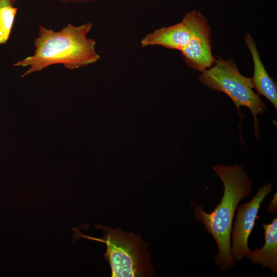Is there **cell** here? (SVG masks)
Masks as SVG:
<instances>
[{
    "label": "cell",
    "instance_id": "1",
    "mask_svg": "<svg viewBox=\"0 0 277 277\" xmlns=\"http://www.w3.org/2000/svg\"><path fill=\"white\" fill-rule=\"evenodd\" d=\"M92 27L90 23L79 26L68 24L61 31H54L40 26L39 36L34 40V54L14 66H29L25 76L54 64L73 69L95 63L100 58L95 42L87 37Z\"/></svg>",
    "mask_w": 277,
    "mask_h": 277
},
{
    "label": "cell",
    "instance_id": "2",
    "mask_svg": "<svg viewBox=\"0 0 277 277\" xmlns=\"http://www.w3.org/2000/svg\"><path fill=\"white\" fill-rule=\"evenodd\" d=\"M213 169L224 184L221 201L210 213L205 212L200 205L196 206L194 211L196 219L215 240L219 252L214 260L224 271L234 265L230 246L233 218L239 203L251 192L252 182L238 165H217Z\"/></svg>",
    "mask_w": 277,
    "mask_h": 277
},
{
    "label": "cell",
    "instance_id": "3",
    "mask_svg": "<svg viewBox=\"0 0 277 277\" xmlns=\"http://www.w3.org/2000/svg\"><path fill=\"white\" fill-rule=\"evenodd\" d=\"M104 231L102 238L85 235L77 229V238H82L103 243L107 247L104 255L111 270V276H153L148 244L140 235L112 229L101 225H95Z\"/></svg>",
    "mask_w": 277,
    "mask_h": 277
},
{
    "label": "cell",
    "instance_id": "4",
    "mask_svg": "<svg viewBox=\"0 0 277 277\" xmlns=\"http://www.w3.org/2000/svg\"><path fill=\"white\" fill-rule=\"evenodd\" d=\"M215 65L202 72L199 82L213 91H220L227 94L240 111L241 106L247 107L254 119L255 135L258 138L259 123L258 115H263L267 110L259 95L253 91L251 78L241 74L232 60H223L220 57Z\"/></svg>",
    "mask_w": 277,
    "mask_h": 277
},
{
    "label": "cell",
    "instance_id": "5",
    "mask_svg": "<svg viewBox=\"0 0 277 277\" xmlns=\"http://www.w3.org/2000/svg\"><path fill=\"white\" fill-rule=\"evenodd\" d=\"M182 22L189 32L186 46L181 51L188 66L201 72L216 62L211 53L210 28L207 20L198 10L187 13Z\"/></svg>",
    "mask_w": 277,
    "mask_h": 277
},
{
    "label": "cell",
    "instance_id": "6",
    "mask_svg": "<svg viewBox=\"0 0 277 277\" xmlns=\"http://www.w3.org/2000/svg\"><path fill=\"white\" fill-rule=\"evenodd\" d=\"M272 191L270 183L260 188L255 195L248 203L237 208V214L232 231V244L231 253L233 259L240 261L247 256L249 249L248 239L258 218L260 205L265 197Z\"/></svg>",
    "mask_w": 277,
    "mask_h": 277
},
{
    "label": "cell",
    "instance_id": "7",
    "mask_svg": "<svg viewBox=\"0 0 277 277\" xmlns=\"http://www.w3.org/2000/svg\"><path fill=\"white\" fill-rule=\"evenodd\" d=\"M246 44L251 52L254 65V74L251 79L253 88L259 94L267 98L277 109V85L268 74L262 63L256 45L249 33L245 35Z\"/></svg>",
    "mask_w": 277,
    "mask_h": 277
},
{
    "label": "cell",
    "instance_id": "8",
    "mask_svg": "<svg viewBox=\"0 0 277 277\" xmlns=\"http://www.w3.org/2000/svg\"><path fill=\"white\" fill-rule=\"evenodd\" d=\"M189 32L183 22L173 26L163 27L146 35L141 41L142 46L160 45L171 49L182 51L187 45Z\"/></svg>",
    "mask_w": 277,
    "mask_h": 277
},
{
    "label": "cell",
    "instance_id": "9",
    "mask_svg": "<svg viewBox=\"0 0 277 277\" xmlns=\"http://www.w3.org/2000/svg\"><path fill=\"white\" fill-rule=\"evenodd\" d=\"M265 244L260 249L250 250L247 257L252 263L268 267L274 273L277 271V219L270 224H263Z\"/></svg>",
    "mask_w": 277,
    "mask_h": 277
},
{
    "label": "cell",
    "instance_id": "10",
    "mask_svg": "<svg viewBox=\"0 0 277 277\" xmlns=\"http://www.w3.org/2000/svg\"><path fill=\"white\" fill-rule=\"evenodd\" d=\"M16 12L17 8L12 6L0 8V45L9 39Z\"/></svg>",
    "mask_w": 277,
    "mask_h": 277
},
{
    "label": "cell",
    "instance_id": "11",
    "mask_svg": "<svg viewBox=\"0 0 277 277\" xmlns=\"http://www.w3.org/2000/svg\"><path fill=\"white\" fill-rule=\"evenodd\" d=\"M16 2V0H0V8L7 6H13Z\"/></svg>",
    "mask_w": 277,
    "mask_h": 277
},
{
    "label": "cell",
    "instance_id": "12",
    "mask_svg": "<svg viewBox=\"0 0 277 277\" xmlns=\"http://www.w3.org/2000/svg\"><path fill=\"white\" fill-rule=\"evenodd\" d=\"M64 2H92L95 0H58Z\"/></svg>",
    "mask_w": 277,
    "mask_h": 277
}]
</instances>
